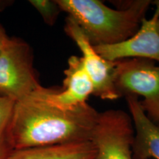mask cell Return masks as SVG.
I'll use <instances>...</instances> for the list:
<instances>
[{
    "instance_id": "cell-2",
    "label": "cell",
    "mask_w": 159,
    "mask_h": 159,
    "mask_svg": "<svg viewBox=\"0 0 159 159\" xmlns=\"http://www.w3.org/2000/svg\"><path fill=\"white\" fill-rule=\"evenodd\" d=\"M93 46L113 45L126 41L138 31L153 2L139 0L128 7L111 8L99 0H56Z\"/></svg>"
},
{
    "instance_id": "cell-9",
    "label": "cell",
    "mask_w": 159,
    "mask_h": 159,
    "mask_svg": "<svg viewBox=\"0 0 159 159\" xmlns=\"http://www.w3.org/2000/svg\"><path fill=\"white\" fill-rule=\"evenodd\" d=\"M134 127L132 147L134 159H159V126L147 116L138 97L126 95Z\"/></svg>"
},
{
    "instance_id": "cell-14",
    "label": "cell",
    "mask_w": 159,
    "mask_h": 159,
    "mask_svg": "<svg viewBox=\"0 0 159 159\" xmlns=\"http://www.w3.org/2000/svg\"><path fill=\"white\" fill-rule=\"evenodd\" d=\"M156 29H157V31H158V33H159V19H158V21H157V24H156Z\"/></svg>"
},
{
    "instance_id": "cell-1",
    "label": "cell",
    "mask_w": 159,
    "mask_h": 159,
    "mask_svg": "<svg viewBox=\"0 0 159 159\" xmlns=\"http://www.w3.org/2000/svg\"><path fill=\"white\" fill-rule=\"evenodd\" d=\"M41 85L29 96L16 102L11 126L14 150L90 142L99 116L85 103L63 111L44 100Z\"/></svg>"
},
{
    "instance_id": "cell-3",
    "label": "cell",
    "mask_w": 159,
    "mask_h": 159,
    "mask_svg": "<svg viewBox=\"0 0 159 159\" xmlns=\"http://www.w3.org/2000/svg\"><path fill=\"white\" fill-rule=\"evenodd\" d=\"M114 83L120 96H142L141 105L147 116L159 126V66L143 58L115 61Z\"/></svg>"
},
{
    "instance_id": "cell-10",
    "label": "cell",
    "mask_w": 159,
    "mask_h": 159,
    "mask_svg": "<svg viewBox=\"0 0 159 159\" xmlns=\"http://www.w3.org/2000/svg\"><path fill=\"white\" fill-rule=\"evenodd\" d=\"M94 145L90 142L16 150L8 159H93Z\"/></svg>"
},
{
    "instance_id": "cell-8",
    "label": "cell",
    "mask_w": 159,
    "mask_h": 159,
    "mask_svg": "<svg viewBox=\"0 0 159 159\" xmlns=\"http://www.w3.org/2000/svg\"><path fill=\"white\" fill-rule=\"evenodd\" d=\"M63 87L59 90L41 85L39 92L45 101L63 111H72L85 103L94 87L85 71L81 57L71 55L64 71Z\"/></svg>"
},
{
    "instance_id": "cell-4",
    "label": "cell",
    "mask_w": 159,
    "mask_h": 159,
    "mask_svg": "<svg viewBox=\"0 0 159 159\" xmlns=\"http://www.w3.org/2000/svg\"><path fill=\"white\" fill-rule=\"evenodd\" d=\"M40 85L30 46L20 38L11 37L0 52V97L18 102Z\"/></svg>"
},
{
    "instance_id": "cell-7",
    "label": "cell",
    "mask_w": 159,
    "mask_h": 159,
    "mask_svg": "<svg viewBox=\"0 0 159 159\" xmlns=\"http://www.w3.org/2000/svg\"><path fill=\"white\" fill-rule=\"evenodd\" d=\"M156 9L152 18H144L135 34L126 41L113 45L94 46L95 50L110 61L128 58H143L159 62V33L156 29L159 19V0L153 2Z\"/></svg>"
},
{
    "instance_id": "cell-11",
    "label": "cell",
    "mask_w": 159,
    "mask_h": 159,
    "mask_svg": "<svg viewBox=\"0 0 159 159\" xmlns=\"http://www.w3.org/2000/svg\"><path fill=\"white\" fill-rule=\"evenodd\" d=\"M16 102L0 97V159H8L14 151L11 140V126Z\"/></svg>"
},
{
    "instance_id": "cell-12",
    "label": "cell",
    "mask_w": 159,
    "mask_h": 159,
    "mask_svg": "<svg viewBox=\"0 0 159 159\" xmlns=\"http://www.w3.org/2000/svg\"><path fill=\"white\" fill-rule=\"evenodd\" d=\"M29 2L40 13L43 21L50 26L55 25L62 12L56 0H30Z\"/></svg>"
},
{
    "instance_id": "cell-6",
    "label": "cell",
    "mask_w": 159,
    "mask_h": 159,
    "mask_svg": "<svg viewBox=\"0 0 159 159\" xmlns=\"http://www.w3.org/2000/svg\"><path fill=\"white\" fill-rule=\"evenodd\" d=\"M64 31L82 53L83 66L94 87L92 94L107 100L120 97L114 83L115 61H108L98 54L79 26L69 16L66 19Z\"/></svg>"
},
{
    "instance_id": "cell-13",
    "label": "cell",
    "mask_w": 159,
    "mask_h": 159,
    "mask_svg": "<svg viewBox=\"0 0 159 159\" xmlns=\"http://www.w3.org/2000/svg\"><path fill=\"white\" fill-rule=\"evenodd\" d=\"M10 36L6 33L3 26L0 24V52L2 51L10 40Z\"/></svg>"
},
{
    "instance_id": "cell-5",
    "label": "cell",
    "mask_w": 159,
    "mask_h": 159,
    "mask_svg": "<svg viewBox=\"0 0 159 159\" xmlns=\"http://www.w3.org/2000/svg\"><path fill=\"white\" fill-rule=\"evenodd\" d=\"M134 127L130 115L119 109L99 113L91 135L93 159H134Z\"/></svg>"
}]
</instances>
